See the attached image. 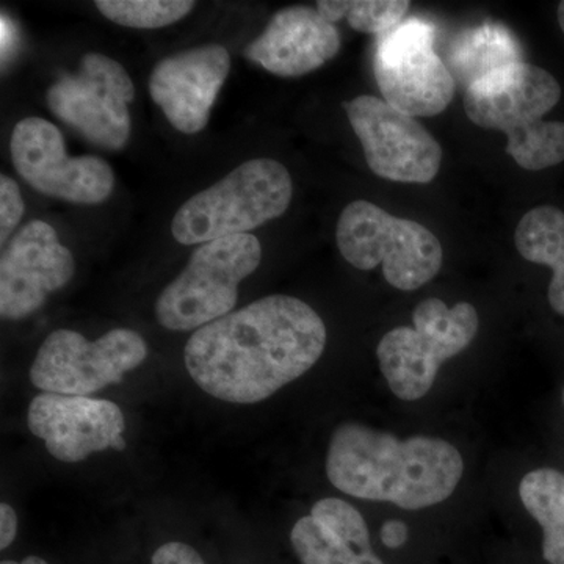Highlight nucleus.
I'll use <instances>...</instances> for the list:
<instances>
[{"instance_id":"1","label":"nucleus","mask_w":564,"mask_h":564,"mask_svg":"<svg viewBox=\"0 0 564 564\" xmlns=\"http://www.w3.org/2000/svg\"><path fill=\"white\" fill-rule=\"evenodd\" d=\"M325 345V323L310 304L270 295L193 333L184 361L204 392L252 404L313 369Z\"/></svg>"},{"instance_id":"2","label":"nucleus","mask_w":564,"mask_h":564,"mask_svg":"<svg viewBox=\"0 0 564 564\" xmlns=\"http://www.w3.org/2000/svg\"><path fill=\"white\" fill-rule=\"evenodd\" d=\"M464 473L458 448L440 437L393 434L358 422L334 430L326 475L334 488L356 499L422 510L447 500Z\"/></svg>"},{"instance_id":"3","label":"nucleus","mask_w":564,"mask_h":564,"mask_svg":"<svg viewBox=\"0 0 564 564\" xmlns=\"http://www.w3.org/2000/svg\"><path fill=\"white\" fill-rule=\"evenodd\" d=\"M292 195V177L284 165L252 159L182 204L173 218V237L181 245H204L248 234L281 217Z\"/></svg>"},{"instance_id":"4","label":"nucleus","mask_w":564,"mask_h":564,"mask_svg":"<svg viewBox=\"0 0 564 564\" xmlns=\"http://www.w3.org/2000/svg\"><path fill=\"white\" fill-rule=\"evenodd\" d=\"M262 247L252 234H237L196 248L187 267L155 303V317L172 332H198L234 313L239 285L258 270Z\"/></svg>"},{"instance_id":"5","label":"nucleus","mask_w":564,"mask_h":564,"mask_svg":"<svg viewBox=\"0 0 564 564\" xmlns=\"http://www.w3.org/2000/svg\"><path fill=\"white\" fill-rule=\"evenodd\" d=\"M336 242L355 269L367 272L383 263L386 281L399 291L422 288L443 267V245L430 229L392 217L362 199L348 204L340 214Z\"/></svg>"},{"instance_id":"6","label":"nucleus","mask_w":564,"mask_h":564,"mask_svg":"<svg viewBox=\"0 0 564 564\" xmlns=\"http://www.w3.org/2000/svg\"><path fill=\"white\" fill-rule=\"evenodd\" d=\"M413 322L414 328L400 326L384 334L377 348L381 373L404 402L429 393L441 366L473 344L480 325L473 304L448 307L440 299L419 303Z\"/></svg>"},{"instance_id":"7","label":"nucleus","mask_w":564,"mask_h":564,"mask_svg":"<svg viewBox=\"0 0 564 564\" xmlns=\"http://www.w3.org/2000/svg\"><path fill=\"white\" fill-rule=\"evenodd\" d=\"M147 358L148 345L132 329H111L95 343L70 329H57L41 345L29 377L40 391L87 397L121 383Z\"/></svg>"},{"instance_id":"8","label":"nucleus","mask_w":564,"mask_h":564,"mask_svg":"<svg viewBox=\"0 0 564 564\" xmlns=\"http://www.w3.org/2000/svg\"><path fill=\"white\" fill-rule=\"evenodd\" d=\"M434 28L411 18L380 35L375 77L384 101L410 115L434 117L454 99L456 80L434 52Z\"/></svg>"},{"instance_id":"9","label":"nucleus","mask_w":564,"mask_h":564,"mask_svg":"<svg viewBox=\"0 0 564 564\" xmlns=\"http://www.w3.org/2000/svg\"><path fill=\"white\" fill-rule=\"evenodd\" d=\"M135 88L128 70L102 54L82 57L79 70L51 85L46 102L52 113L91 143L118 151L131 137L129 104Z\"/></svg>"},{"instance_id":"10","label":"nucleus","mask_w":564,"mask_h":564,"mask_svg":"<svg viewBox=\"0 0 564 564\" xmlns=\"http://www.w3.org/2000/svg\"><path fill=\"white\" fill-rule=\"evenodd\" d=\"M10 152L22 180L51 198L99 204L113 192L109 163L95 155L69 158L62 132L43 118H25L14 126Z\"/></svg>"},{"instance_id":"11","label":"nucleus","mask_w":564,"mask_h":564,"mask_svg":"<svg viewBox=\"0 0 564 564\" xmlns=\"http://www.w3.org/2000/svg\"><path fill=\"white\" fill-rule=\"evenodd\" d=\"M344 109L377 176L404 184H429L437 176L443 148L414 117L369 95L345 102Z\"/></svg>"},{"instance_id":"12","label":"nucleus","mask_w":564,"mask_h":564,"mask_svg":"<svg viewBox=\"0 0 564 564\" xmlns=\"http://www.w3.org/2000/svg\"><path fill=\"white\" fill-rule=\"evenodd\" d=\"M76 272L73 252L51 225L28 223L7 243L0 259V314L21 321L36 313L47 295L61 291Z\"/></svg>"},{"instance_id":"13","label":"nucleus","mask_w":564,"mask_h":564,"mask_svg":"<svg viewBox=\"0 0 564 564\" xmlns=\"http://www.w3.org/2000/svg\"><path fill=\"white\" fill-rule=\"evenodd\" d=\"M28 425L47 452L63 463H79L93 454L124 451V414L117 403L88 397L43 392L29 406Z\"/></svg>"},{"instance_id":"14","label":"nucleus","mask_w":564,"mask_h":564,"mask_svg":"<svg viewBox=\"0 0 564 564\" xmlns=\"http://www.w3.org/2000/svg\"><path fill=\"white\" fill-rule=\"evenodd\" d=\"M560 99L562 87L549 70L518 62L470 84L464 110L474 124L508 137L544 120Z\"/></svg>"},{"instance_id":"15","label":"nucleus","mask_w":564,"mask_h":564,"mask_svg":"<svg viewBox=\"0 0 564 564\" xmlns=\"http://www.w3.org/2000/svg\"><path fill=\"white\" fill-rule=\"evenodd\" d=\"M229 70L231 57L220 44H206L163 58L150 76L152 101L176 131L202 132Z\"/></svg>"},{"instance_id":"16","label":"nucleus","mask_w":564,"mask_h":564,"mask_svg":"<svg viewBox=\"0 0 564 564\" xmlns=\"http://www.w3.org/2000/svg\"><path fill=\"white\" fill-rule=\"evenodd\" d=\"M336 25L311 7L278 11L245 50L248 61L280 77H300L333 61L340 51Z\"/></svg>"},{"instance_id":"17","label":"nucleus","mask_w":564,"mask_h":564,"mask_svg":"<svg viewBox=\"0 0 564 564\" xmlns=\"http://www.w3.org/2000/svg\"><path fill=\"white\" fill-rule=\"evenodd\" d=\"M291 543L302 564H384L373 552L361 513L336 497L318 500L310 516L295 522Z\"/></svg>"},{"instance_id":"18","label":"nucleus","mask_w":564,"mask_h":564,"mask_svg":"<svg viewBox=\"0 0 564 564\" xmlns=\"http://www.w3.org/2000/svg\"><path fill=\"white\" fill-rule=\"evenodd\" d=\"M514 243L525 261L554 270L547 299L564 317V214L558 207L541 206L527 212L516 228Z\"/></svg>"},{"instance_id":"19","label":"nucleus","mask_w":564,"mask_h":564,"mask_svg":"<svg viewBox=\"0 0 564 564\" xmlns=\"http://www.w3.org/2000/svg\"><path fill=\"white\" fill-rule=\"evenodd\" d=\"M521 57V46L511 31L499 22H484L455 40L448 69L469 87L492 70L522 62Z\"/></svg>"},{"instance_id":"20","label":"nucleus","mask_w":564,"mask_h":564,"mask_svg":"<svg viewBox=\"0 0 564 564\" xmlns=\"http://www.w3.org/2000/svg\"><path fill=\"white\" fill-rule=\"evenodd\" d=\"M519 496L543 529L545 562L564 564V474L549 467L532 470L522 478Z\"/></svg>"},{"instance_id":"21","label":"nucleus","mask_w":564,"mask_h":564,"mask_svg":"<svg viewBox=\"0 0 564 564\" xmlns=\"http://www.w3.org/2000/svg\"><path fill=\"white\" fill-rule=\"evenodd\" d=\"M507 152L529 172L558 165L564 162V122L541 120L510 133Z\"/></svg>"},{"instance_id":"22","label":"nucleus","mask_w":564,"mask_h":564,"mask_svg":"<svg viewBox=\"0 0 564 564\" xmlns=\"http://www.w3.org/2000/svg\"><path fill=\"white\" fill-rule=\"evenodd\" d=\"M318 13L329 22L347 20L355 31L364 33H383L391 31L403 21L410 10L408 0H321Z\"/></svg>"},{"instance_id":"23","label":"nucleus","mask_w":564,"mask_h":564,"mask_svg":"<svg viewBox=\"0 0 564 564\" xmlns=\"http://www.w3.org/2000/svg\"><path fill=\"white\" fill-rule=\"evenodd\" d=\"M195 7L192 0H98L102 17L133 29H161L187 17Z\"/></svg>"},{"instance_id":"24","label":"nucleus","mask_w":564,"mask_h":564,"mask_svg":"<svg viewBox=\"0 0 564 564\" xmlns=\"http://www.w3.org/2000/svg\"><path fill=\"white\" fill-rule=\"evenodd\" d=\"M24 215L20 187L11 177L0 176V243L6 245Z\"/></svg>"},{"instance_id":"25","label":"nucleus","mask_w":564,"mask_h":564,"mask_svg":"<svg viewBox=\"0 0 564 564\" xmlns=\"http://www.w3.org/2000/svg\"><path fill=\"white\" fill-rule=\"evenodd\" d=\"M152 564H206L203 556L192 545L185 543H166L152 555Z\"/></svg>"},{"instance_id":"26","label":"nucleus","mask_w":564,"mask_h":564,"mask_svg":"<svg viewBox=\"0 0 564 564\" xmlns=\"http://www.w3.org/2000/svg\"><path fill=\"white\" fill-rule=\"evenodd\" d=\"M18 532L17 511L9 503L0 505V549L6 551L13 543Z\"/></svg>"},{"instance_id":"27","label":"nucleus","mask_w":564,"mask_h":564,"mask_svg":"<svg viewBox=\"0 0 564 564\" xmlns=\"http://www.w3.org/2000/svg\"><path fill=\"white\" fill-rule=\"evenodd\" d=\"M408 534L410 532H408L406 524L403 521H397V519L384 522L381 527V541L389 549L402 547L408 541Z\"/></svg>"},{"instance_id":"28","label":"nucleus","mask_w":564,"mask_h":564,"mask_svg":"<svg viewBox=\"0 0 564 564\" xmlns=\"http://www.w3.org/2000/svg\"><path fill=\"white\" fill-rule=\"evenodd\" d=\"M13 29H11V22L9 18L2 17V55L6 57L7 52L10 51V47L13 46Z\"/></svg>"},{"instance_id":"29","label":"nucleus","mask_w":564,"mask_h":564,"mask_svg":"<svg viewBox=\"0 0 564 564\" xmlns=\"http://www.w3.org/2000/svg\"><path fill=\"white\" fill-rule=\"evenodd\" d=\"M2 564H50L46 560L40 558V556H28V558L22 560V562H11V560H6Z\"/></svg>"},{"instance_id":"30","label":"nucleus","mask_w":564,"mask_h":564,"mask_svg":"<svg viewBox=\"0 0 564 564\" xmlns=\"http://www.w3.org/2000/svg\"><path fill=\"white\" fill-rule=\"evenodd\" d=\"M558 24L564 33V2L560 3L558 6Z\"/></svg>"},{"instance_id":"31","label":"nucleus","mask_w":564,"mask_h":564,"mask_svg":"<svg viewBox=\"0 0 564 564\" xmlns=\"http://www.w3.org/2000/svg\"><path fill=\"white\" fill-rule=\"evenodd\" d=\"M563 403H564V391H563Z\"/></svg>"}]
</instances>
